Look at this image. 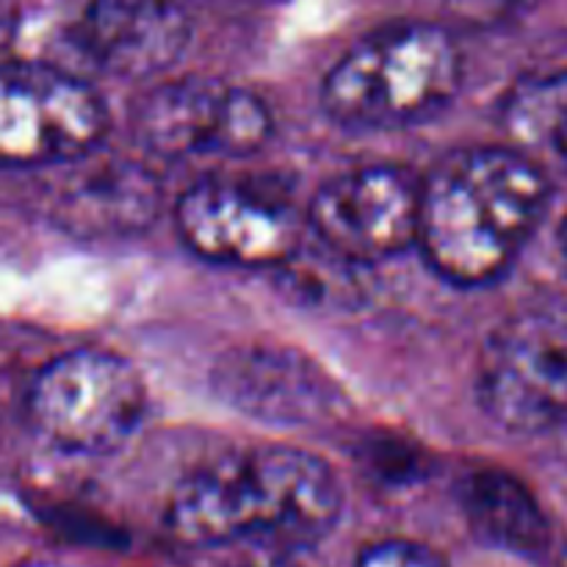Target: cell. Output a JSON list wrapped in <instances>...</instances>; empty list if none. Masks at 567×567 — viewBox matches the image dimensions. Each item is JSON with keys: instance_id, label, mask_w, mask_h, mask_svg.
Returning <instances> with one entry per match:
<instances>
[{"instance_id": "obj_13", "label": "cell", "mask_w": 567, "mask_h": 567, "mask_svg": "<svg viewBox=\"0 0 567 567\" xmlns=\"http://www.w3.org/2000/svg\"><path fill=\"white\" fill-rule=\"evenodd\" d=\"M158 188L138 166H105L78 183L70 197L72 230L136 233L155 219Z\"/></svg>"}, {"instance_id": "obj_8", "label": "cell", "mask_w": 567, "mask_h": 567, "mask_svg": "<svg viewBox=\"0 0 567 567\" xmlns=\"http://www.w3.org/2000/svg\"><path fill=\"white\" fill-rule=\"evenodd\" d=\"M175 225L199 258L249 269H280L305 244V221L288 199L238 181H203L183 192Z\"/></svg>"}, {"instance_id": "obj_5", "label": "cell", "mask_w": 567, "mask_h": 567, "mask_svg": "<svg viewBox=\"0 0 567 567\" xmlns=\"http://www.w3.org/2000/svg\"><path fill=\"white\" fill-rule=\"evenodd\" d=\"M105 131L109 111L83 78L42 61L0 64V166L70 164Z\"/></svg>"}, {"instance_id": "obj_19", "label": "cell", "mask_w": 567, "mask_h": 567, "mask_svg": "<svg viewBox=\"0 0 567 567\" xmlns=\"http://www.w3.org/2000/svg\"><path fill=\"white\" fill-rule=\"evenodd\" d=\"M559 567H567V546L563 548V557H559Z\"/></svg>"}, {"instance_id": "obj_3", "label": "cell", "mask_w": 567, "mask_h": 567, "mask_svg": "<svg viewBox=\"0 0 567 567\" xmlns=\"http://www.w3.org/2000/svg\"><path fill=\"white\" fill-rule=\"evenodd\" d=\"M463 83V55L435 22H396L354 42L327 72L321 105L347 127L396 131L446 109Z\"/></svg>"}, {"instance_id": "obj_17", "label": "cell", "mask_w": 567, "mask_h": 567, "mask_svg": "<svg viewBox=\"0 0 567 567\" xmlns=\"http://www.w3.org/2000/svg\"><path fill=\"white\" fill-rule=\"evenodd\" d=\"M17 25H20V3L17 0H0V50L9 48Z\"/></svg>"}, {"instance_id": "obj_2", "label": "cell", "mask_w": 567, "mask_h": 567, "mask_svg": "<svg viewBox=\"0 0 567 567\" xmlns=\"http://www.w3.org/2000/svg\"><path fill=\"white\" fill-rule=\"evenodd\" d=\"M548 199L546 169L524 150H457L421 177L415 244L441 277L485 286L515 264Z\"/></svg>"}, {"instance_id": "obj_14", "label": "cell", "mask_w": 567, "mask_h": 567, "mask_svg": "<svg viewBox=\"0 0 567 567\" xmlns=\"http://www.w3.org/2000/svg\"><path fill=\"white\" fill-rule=\"evenodd\" d=\"M502 122L515 147L548 153L567 172V70L515 83L502 105Z\"/></svg>"}, {"instance_id": "obj_11", "label": "cell", "mask_w": 567, "mask_h": 567, "mask_svg": "<svg viewBox=\"0 0 567 567\" xmlns=\"http://www.w3.org/2000/svg\"><path fill=\"white\" fill-rule=\"evenodd\" d=\"M188 25L175 0H92L83 48L100 66L127 78L166 70L186 44Z\"/></svg>"}, {"instance_id": "obj_15", "label": "cell", "mask_w": 567, "mask_h": 567, "mask_svg": "<svg viewBox=\"0 0 567 567\" xmlns=\"http://www.w3.org/2000/svg\"><path fill=\"white\" fill-rule=\"evenodd\" d=\"M354 567H449L441 554L413 540H382L365 548Z\"/></svg>"}, {"instance_id": "obj_4", "label": "cell", "mask_w": 567, "mask_h": 567, "mask_svg": "<svg viewBox=\"0 0 567 567\" xmlns=\"http://www.w3.org/2000/svg\"><path fill=\"white\" fill-rule=\"evenodd\" d=\"M147 410V388L131 360L75 349L50 360L28 391V421L53 446L105 454L133 435Z\"/></svg>"}, {"instance_id": "obj_7", "label": "cell", "mask_w": 567, "mask_h": 567, "mask_svg": "<svg viewBox=\"0 0 567 567\" xmlns=\"http://www.w3.org/2000/svg\"><path fill=\"white\" fill-rule=\"evenodd\" d=\"M275 120L249 89L214 78H177L150 89L133 111L138 144L161 158L188 155H249L264 147Z\"/></svg>"}, {"instance_id": "obj_6", "label": "cell", "mask_w": 567, "mask_h": 567, "mask_svg": "<svg viewBox=\"0 0 567 567\" xmlns=\"http://www.w3.org/2000/svg\"><path fill=\"white\" fill-rule=\"evenodd\" d=\"M480 404L520 435L567 424V313L529 310L498 327L476 369Z\"/></svg>"}, {"instance_id": "obj_10", "label": "cell", "mask_w": 567, "mask_h": 567, "mask_svg": "<svg viewBox=\"0 0 567 567\" xmlns=\"http://www.w3.org/2000/svg\"><path fill=\"white\" fill-rule=\"evenodd\" d=\"M214 385L233 408L280 424L327 419L336 399L330 380L302 354L269 347L227 354L214 371Z\"/></svg>"}, {"instance_id": "obj_1", "label": "cell", "mask_w": 567, "mask_h": 567, "mask_svg": "<svg viewBox=\"0 0 567 567\" xmlns=\"http://www.w3.org/2000/svg\"><path fill=\"white\" fill-rule=\"evenodd\" d=\"M341 507V482L319 454L264 443L188 471L172 491L166 526L197 548L255 543L302 551L336 529Z\"/></svg>"}, {"instance_id": "obj_16", "label": "cell", "mask_w": 567, "mask_h": 567, "mask_svg": "<svg viewBox=\"0 0 567 567\" xmlns=\"http://www.w3.org/2000/svg\"><path fill=\"white\" fill-rule=\"evenodd\" d=\"M537 0H446L449 11L460 22L474 28H498L518 20Z\"/></svg>"}, {"instance_id": "obj_12", "label": "cell", "mask_w": 567, "mask_h": 567, "mask_svg": "<svg viewBox=\"0 0 567 567\" xmlns=\"http://www.w3.org/2000/svg\"><path fill=\"white\" fill-rule=\"evenodd\" d=\"M460 507L480 540L520 557H543L551 526L535 493L502 468H476L460 482Z\"/></svg>"}, {"instance_id": "obj_18", "label": "cell", "mask_w": 567, "mask_h": 567, "mask_svg": "<svg viewBox=\"0 0 567 567\" xmlns=\"http://www.w3.org/2000/svg\"><path fill=\"white\" fill-rule=\"evenodd\" d=\"M557 247H559V255H563V260L567 264V216H565L563 225H559V230H557Z\"/></svg>"}, {"instance_id": "obj_9", "label": "cell", "mask_w": 567, "mask_h": 567, "mask_svg": "<svg viewBox=\"0 0 567 567\" xmlns=\"http://www.w3.org/2000/svg\"><path fill=\"white\" fill-rule=\"evenodd\" d=\"M421 177L404 166L371 164L343 172L316 192L308 227L321 247L369 266L415 247Z\"/></svg>"}]
</instances>
